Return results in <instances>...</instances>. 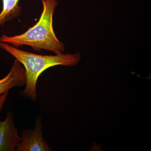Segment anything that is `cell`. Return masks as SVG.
I'll return each instance as SVG.
<instances>
[{
  "label": "cell",
  "mask_w": 151,
  "mask_h": 151,
  "mask_svg": "<svg viewBox=\"0 0 151 151\" xmlns=\"http://www.w3.org/2000/svg\"><path fill=\"white\" fill-rule=\"evenodd\" d=\"M42 2L43 11L35 25L22 34L10 37L3 35L0 40L15 47L28 45L39 52L45 50L55 54L62 53L65 50L64 44L57 37L52 26L57 0H42Z\"/></svg>",
  "instance_id": "6da1fadb"
},
{
  "label": "cell",
  "mask_w": 151,
  "mask_h": 151,
  "mask_svg": "<svg viewBox=\"0 0 151 151\" xmlns=\"http://www.w3.org/2000/svg\"><path fill=\"white\" fill-rule=\"evenodd\" d=\"M0 48L9 52L24 65L27 77L25 87L22 92L25 97L35 101L37 99L36 86L38 79L43 71L56 65L73 66L81 58V53H66L56 55H40L24 51L0 40Z\"/></svg>",
  "instance_id": "7a4b0ae2"
},
{
  "label": "cell",
  "mask_w": 151,
  "mask_h": 151,
  "mask_svg": "<svg viewBox=\"0 0 151 151\" xmlns=\"http://www.w3.org/2000/svg\"><path fill=\"white\" fill-rule=\"evenodd\" d=\"M41 119L36 122L33 129L24 130L22 132L21 141L17 147V151H50L52 150L42 134Z\"/></svg>",
  "instance_id": "3957f363"
},
{
  "label": "cell",
  "mask_w": 151,
  "mask_h": 151,
  "mask_svg": "<svg viewBox=\"0 0 151 151\" xmlns=\"http://www.w3.org/2000/svg\"><path fill=\"white\" fill-rule=\"evenodd\" d=\"M14 123L12 111L7 113L5 120H0V151H15L21 141Z\"/></svg>",
  "instance_id": "277c9868"
},
{
  "label": "cell",
  "mask_w": 151,
  "mask_h": 151,
  "mask_svg": "<svg viewBox=\"0 0 151 151\" xmlns=\"http://www.w3.org/2000/svg\"><path fill=\"white\" fill-rule=\"evenodd\" d=\"M26 81L24 68L16 59L8 74L0 79V95L14 87L24 86Z\"/></svg>",
  "instance_id": "5b68a950"
},
{
  "label": "cell",
  "mask_w": 151,
  "mask_h": 151,
  "mask_svg": "<svg viewBox=\"0 0 151 151\" xmlns=\"http://www.w3.org/2000/svg\"><path fill=\"white\" fill-rule=\"evenodd\" d=\"M19 1L3 0V9L0 13V27L20 14L22 7L18 5Z\"/></svg>",
  "instance_id": "8992f818"
},
{
  "label": "cell",
  "mask_w": 151,
  "mask_h": 151,
  "mask_svg": "<svg viewBox=\"0 0 151 151\" xmlns=\"http://www.w3.org/2000/svg\"><path fill=\"white\" fill-rule=\"evenodd\" d=\"M8 96V92H5L0 95V113Z\"/></svg>",
  "instance_id": "52a82bcc"
}]
</instances>
